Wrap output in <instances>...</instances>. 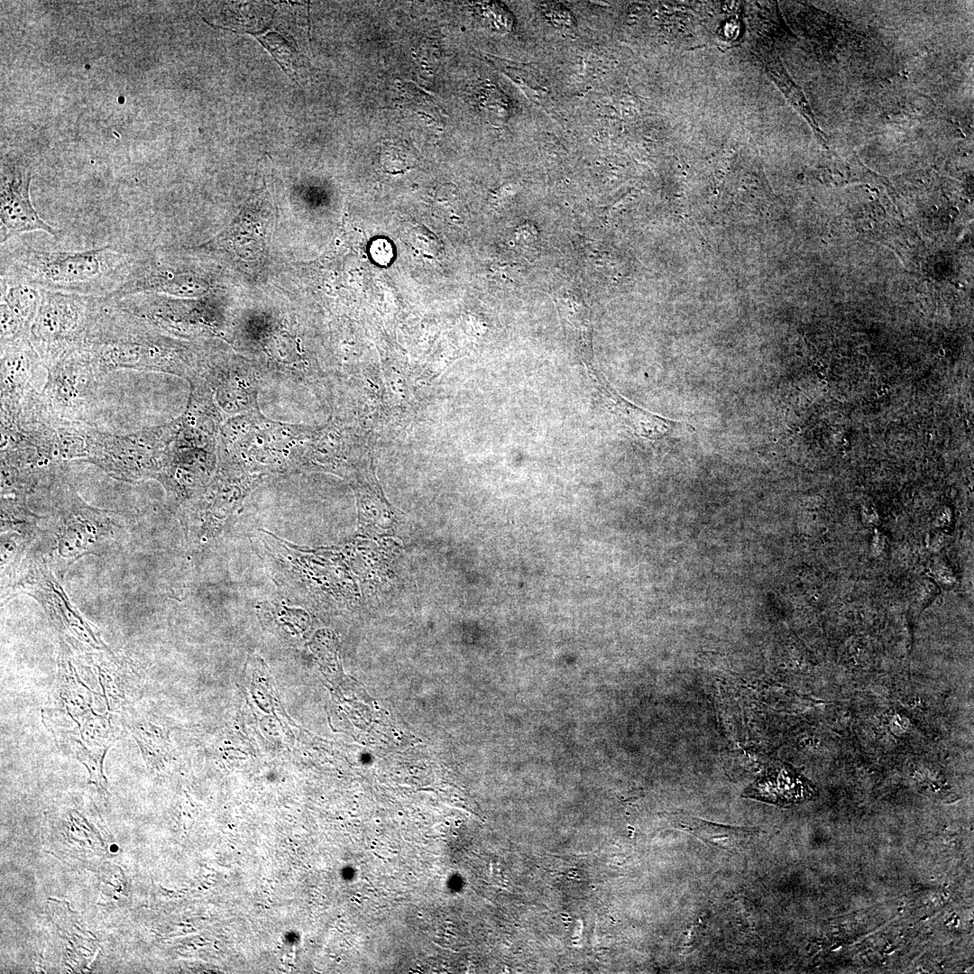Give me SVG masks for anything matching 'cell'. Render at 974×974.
Listing matches in <instances>:
<instances>
[{
	"mask_svg": "<svg viewBox=\"0 0 974 974\" xmlns=\"http://www.w3.org/2000/svg\"><path fill=\"white\" fill-rule=\"evenodd\" d=\"M46 490L51 504L46 525L51 537L46 558L60 577L81 557L110 549L123 525L118 514L87 504L64 479Z\"/></svg>",
	"mask_w": 974,
	"mask_h": 974,
	"instance_id": "cell-3",
	"label": "cell"
},
{
	"mask_svg": "<svg viewBox=\"0 0 974 974\" xmlns=\"http://www.w3.org/2000/svg\"><path fill=\"white\" fill-rule=\"evenodd\" d=\"M744 795L747 797L785 805L809 798L813 795V789L789 767L772 766L747 788Z\"/></svg>",
	"mask_w": 974,
	"mask_h": 974,
	"instance_id": "cell-13",
	"label": "cell"
},
{
	"mask_svg": "<svg viewBox=\"0 0 974 974\" xmlns=\"http://www.w3.org/2000/svg\"><path fill=\"white\" fill-rule=\"evenodd\" d=\"M136 252L113 245L43 250L21 244L2 250L1 276L45 290L107 298L124 281Z\"/></svg>",
	"mask_w": 974,
	"mask_h": 974,
	"instance_id": "cell-1",
	"label": "cell"
},
{
	"mask_svg": "<svg viewBox=\"0 0 974 974\" xmlns=\"http://www.w3.org/2000/svg\"><path fill=\"white\" fill-rule=\"evenodd\" d=\"M108 748L88 749L84 746L77 747L76 757L88 770L89 783L94 784L100 793H107V782L103 774V760Z\"/></svg>",
	"mask_w": 974,
	"mask_h": 974,
	"instance_id": "cell-15",
	"label": "cell"
},
{
	"mask_svg": "<svg viewBox=\"0 0 974 974\" xmlns=\"http://www.w3.org/2000/svg\"><path fill=\"white\" fill-rule=\"evenodd\" d=\"M44 369L46 381L41 394L51 413L60 418L92 420L90 409L105 375L84 348L64 354Z\"/></svg>",
	"mask_w": 974,
	"mask_h": 974,
	"instance_id": "cell-7",
	"label": "cell"
},
{
	"mask_svg": "<svg viewBox=\"0 0 974 974\" xmlns=\"http://www.w3.org/2000/svg\"><path fill=\"white\" fill-rule=\"evenodd\" d=\"M31 171L16 162L5 161L1 171V245L22 234L43 232L58 236V231L43 220L33 207L29 194Z\"/></svg>",
	"mask_w": 974,
	"mask_h": 974,
	"instance_id": "cell-8",
	"label": "cell"
},
{
	"mask_svg": "<svg viewBox=\"0 0 974 974\" xmlns=\"http://www.w3.org/2000/svg\"><path fill=\"white\" fill-rule=\"evenodd\" d=\"M307 391L294 378L273 374L264 379L257 391L259 411L266 418L287 425H304Z\"/></svg>",
	"mask_w": 974,
	"mask_h": 974,
	"instance_id": "cell-11",
	"label": "cell"
},
{
	"mask_svg": "<svg viewBox=\"0 0 974 974\" xmlns=\"http://www.w3.org/2000/svg\"><path fill=\"white\" fill-rule=\"evenodd\" d=\"M670 820L674 827L730 852H744L753 848L758 836L754 828L721 825L684 813L672 814Z\"/></svg>",
	"mask_w": 974,
	"mask_h": 974,
	"instance_id": "cell-14",
	"label": "cell"
},
{
	"mask_svg": "<svg viewBox=\"0 0 974 974\" xmlns=\"http://www.w3.org/2000/svg\"><path fill=\"white\" fill-rule=\"evenodd\" d=\"M84 350L100 373L131 369L188 379L175 350L155 327L118 308L109 299L90 328Z\"/></svg>",
	"mask_w": 974,
	"mask_h": 974,
	"instance_id": "cell-2",
	"label": "cell"
},
{
	"mask_svg": "<svg viewBox=\"0 0 974 974\" xmlns=\"http://www.w3.org/2000/svg\"><path fill=\"white\" fill-rule=\"evenodd\" d=\"M172 422L128 434L117 435L102 430L87 462L118 481L135 482L156 480L163 468L160 456L161 443Z\"/></svg>",
	"mask_w": 974,
	"mask_h": 974,
	"instance_id": "cell-6",
	"label": "cell"
},
{
	"mask_svg": "<svg viewBox=\"0 0 974 974\" xmlns=\"http://www.w3.org/2000/svg\"><path fill=\"white\" fill-rule=\"evenodd\" d=\"M593 378L597 381L604 400L609 408L637 435L648 438L659 439L671 435L682 427L676 422L655 415L623 399L607 382L600 379L593 370Z\"/></svg>",
	"mask_w": 974,
	"mask_h": 974,
	"instance_id": "cell-12",
	"label": "cell"
},
{
	"mask_svg": "<svg viewBox=\"0 0 974 974\" xmlns=\"http://www.w3.org/2000/svg\"><path fill=\"white\" fill-rule=\"evenodd\" d=\"M1 419L15 418L26 396L36 390L41 360L29 337L1 344Z\"/></svg>",
	"mask_w": 974,
	"mask_h": 974,
	"instance_id": "cell-9",
	"label": "cell"
},
{
	"mask_svg": "<svg viewBox=\"0 0 974 974\" xmlns=\"http://www.w3.org/2000/svg\"><path fill=\"white\" fill-rule=\"evenodd\" d=\"M106 298L41 289L29 339L43 367L80 348Z\"/></svg>",
	"mask_w": 974,
	"mask_h": 974,
	"instance_id": "cell-4",
	"label": "cell"
},
{
	"mask_svg": "<svg viewBox=\"0 0 974 974\" xmlns=\"http://www.w3.org/2000/svg\"><path fill=\"white\" fill-rule=\"evenodd\" d=\"M55 574L45 556L25 558L4 598L27 594L42 607L60 635L90 648L106 649L99 635L71 603Z\"/></svg>",
	"mask_w": 974,
	"mask_h": 974,
	"instance_id": "cell-5",
	"label": "cell"
},
{
	"mask_svg": "<svg viewBox=\"0 0 974 974\" xmlns=\"http://www.w3.org/2000/svg\"><path fill=\"white\" fill-rule=\"evenodd\" d=\"M907 725V720L901 717L900 715H896L892 720V727L895 730L898 732H902L906 730Z\"/></svg>",
	"mask_w": 974,
	"mask_h": 974,
	"instance_id": "cell-16",
	"label": "cell"
},
{
	"mask_svg": "<svg viewBox=\"0 0 974 974\" xmlns=\"http://www.w3.org/2000/svg\"><path fill=\"white\" fill-rule=\"evenodd\" d=\"M41 299V289L1 276V344L29 337Z\"/></svg>",
	"mask_w": 974,
	"mask_h": 974,
	"instance_id": "cell-10",
	"label": "cell"
}]
</instances>
